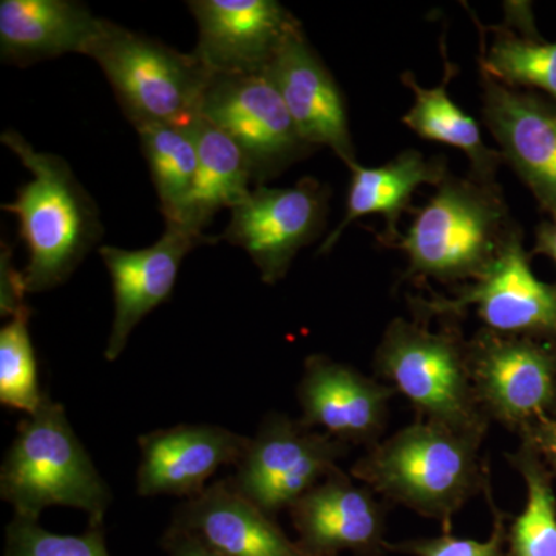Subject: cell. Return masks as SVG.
Returning <instances> with one entry per match:
<instances>
[{
  "label": "cell",
  "instance_id": "cell-1",
  "mask_svg": "<svg viewBox=\"0 0 556 556\" xmlns=\"http://www.w3.org/2000/svg\"><path fill=\"white\" fill-rule=\"evenodd\" d=\"M482 441L416 420L369 447L351 475L383 500L438 519L450 533L457 511L490 485Z\"/></svg>",
  "mask_w": 556,
  "mask_h": 556
},
{
  "label": "cell",
  "instance_id": "cell-2",
  "mask_svg": "<svg viewBox=\"0 0 556 556\" xmlns=\"http://www.w3.org/2000/svg\"><path fill=\"white\" fill-rule=\"evenodd\" d=\"M2 142L31 174L3 211L16 215L28 252L22 270L27 294L61 287L104 236L100 211L67 161L38 152L21 134L7 130Z\"/></svg>",
  "mask_w": 556,
  "mask_h": 556
},
{
  "label": "cell",
  "instance_id": "cell-3",
  "mask_svg": "<svg viewBox=\"0 0 556 556\" xmlns=\"http://www.w3.org/2000/svg\"><path fill=\"white\" fill-rule=\"evenodd\" d=\"M518 233L495 181L447 175L396 244L407 254L408 276L471 283Z\"/></svg>",
  "mask_w": 556,
  "mask_h": 556
},
{
  "label": "cell",
  "instance_id": "cell-4",
  "mask_svg": "<svg viewBox=\"0 0 556 556\" xmlns=\"http://www.w3.org/2000/svg\"><path fill=\"white\" fill-rule=\"evenodd\" d=\"M0 496L14 515L38 519L46 508L83 510L89 526H104L112 492L70 426L67 413L49 394L21 420L0 467Z\"/></svg>",
  "mask_w": 556,
  "mask_h": 556
},
{
  "label": "cell",
  "instance_id": "cell-5",
  "mask_svg": "<svg viewBox=\"0 0 556 556\" xmlns=\"http://www.w3.org/2000/svg\"><path fill=\"white\" fill-rule=\"evenodd\" d=\"M375 372L407 399L417 420L485 438L490 420L471 382L467 340L455 328L396 318L376 350Z\"/></svg>",
  "mask_w": 556,
  "mask_h": 556
},
{
  "label": "cell",
  "instance_id": "cell-6",
  "mask_svg": "<svg viewBox=\"0 0 556 556\" xmlns=\"http://www.w3.org/2000/svg\"><path fill=\"white\" fill-rule=\"evenodd\" d=\"M86 56L100 65L135 129L149 124L192 127L212 73L195 53L102 20Z\"/></svg>",
  "mask_w": 556,
  "mask_h": 556
},
{
  "label": "cell",
  "instance_id": "cell-7",
  "mask_svg": "<svg viewBox=\"0 0 556 556\" xmlns=\"http://www.w3.org/2000/svg\"><path fill=\"white\" fill-rule=\"evenodd\" d=\"M479 407L490 422L521 437L556 415V342L503 336L481 328L467 340Z\"/></svg>",
  "mask_w": 556,
  "mask_h": 556
},
{
  "label": "cell",
  "instance_id": "cell-8",
  "mask_svg": "<svg viewBox=\"0 0 556 556\" xmlns=\"http://www.w3.org/2000/svg\"><path fill=\"white\" fill-rule=\"evenodd\" d=\"M350 452L324 431L287 415H268L237 464L230 481L269 517L291 508L338 467Z\"/></svg>",
  "mask_w": 556,
  "mask_h": 556
},
{
  "label": "cell",
  "instance_id": "cell-9",
  "mask_svg": "<svg viewBox=\"0 0 556 556\" xmlns=\"http://www.w3.org/2000/svg\"><path fill=\"white\" fill-rule=\"evenodd\" d=\"M200 116L239 146L255 188L314 150L265 75H212Z\"/></svg>",
  "mask_w": 556,
  "mask_h": 556
},
{
  "label": "cell",
  "instance_id": "cell-10",
  "mask_svg": "<svg viewBox=\"0 0 556 556\" xmlns=\"http://www.w3.org/2000/svg\"><path fill=\"white\" fill-rule=\"evenodd\" d=\"M424 317H457L475 308L484 328L503 336L556 342V285L541 281L530 268L521 233L484 276L457 289L455 298L415 300Z\"/></svg>",
  "mask_w": 556,
  "mask_h": 556
},
{
  "label": "cell",
  "instance_id": "cell-11",
  "mask_svg": "<svg viewBox=\"0 0 556 556\" xmlns=\"http://www.w3.org/2000/svg\"><path fill=\"white\" fill-rule=\"evenodd\" d=\"M329 195L327 186L316 178H302L294 188L257 186L230 208L223 239L247 251L265 283H277L300 249L324 230Z\"/></svg>",
  "mask_w": 556,
  "mask_h": 556
},
{
  "label": "cell",
  "instance_id": "cell-12",
  "mask_svg": "<svg viewBox=\"0 0 556 556\" xmlns=\"http://www.w3.org/2000/svg\"><path fill=\"white\" fill-rule=\"evenodd\" d=\"M193 53L212 75H263L300 22L276 0H193Z\"/></svg>",
  "mask_w": 556,
  "mask_h": 556
},
{
  "label": "cell",
  "instance_id": "cell-13",
  "mask_svg": "<svg viewBox=\"0 0 556 556\" xmlns=\"http://www.w3.org/2000/svg\"><path fill=\"white\" fill-rule=\"evenodd\" d=\"M215 241V237L206 233L166 226L163 237L149 248H100L115 299V316L104 350L109 362L118 361L139 321L170 298L186 255Z\"/></svg>",
  "mask_w": 556,
  "mask_h": 556
},
{
  "label": "cell",
  "instance_id": "cell-14",
  "mask_svg": "<svg viewBox=\"0 0 556 556\" xmlns=\"http://www.w3.org/2000/svg\"><path fill=\"white\" fill-rule=\"evenodd\" d=\"M263 75L276 87L300 137L314 149H331L350 169L356 166L342 91L309 46L302 25L292 28Z\"/></svg>",
  "mask_w": 556,
  "mask_h": 556
},
{
  "label": "cell",
  "instance_id": "cell-15",
  "mask_svg": "<svg viewBox=\"0 0 556 556\" xmlns=\"http://www.w3.org/2000/svg\"><path fill=\"white\" fill-rule=\"evenodd\" d=\"M396 394L350 365L321 354L306 358L298 388L302 420L346 445L378 444L386 431L388 407Z\"/></svg>",
  "mask_w": 556,
  "mask_h": 556
},
{
  "label": "cell",
  "instance_id": "cell-16",
  "mask_svg": "<svg viewBox=\"0 0 556 556\" xmlns=\"http://www.w3.org/2000/svg\"><path fill=\"white\" fill-rule=\"evenodd\" d=\"M289 514L298 544L308 554L380 556L387 551V507L340 468L300 497Z\"/></svg>",
  "mask_w": 556,
  "mask_h": 556
},
{
  "label": "cell",
  "instance_id": "cell-17",
  "mask_svg": "<svg viewBox=\"0 0 556 556\" xmlns=\"http://www.w3.org/2000/svg\"><path fill=\"white\" fill-rule=\"evenodd\" d=\"M138 444V495L190 500L219 468L239 464L249 438L225 427L181 424L142 434Z\"/></svg>",
  "mask_w": 556,
  "mask_h": 556
},
{
  "label": "cell",
  "instance_id": "cell-18",
  "mask_svg": "<svg viewBox=\"0 0 556 556\" xmlns=\"http://www.w3.org/2000/svg\"><path fill=\"white\" fill-rule=\"evenodd\" d=\"M484 123L501 155L556 219V115L536 98L482 76Z\"/></svg>",
  "mask_w": 556,
  "mask_h": 556
},
{
  "label": "cell",
  "instance_id": "cell-19",
  "mask_svg": "<svg viewBox=\"0 0 556 556\" xmlns=\"http://www.w3.org/2000/svg\"><path fill=\"white\" fill-rule=\"evenodd\" d=\"M170 529L190 533L226 556H306L276 518L240 493L230 479L208 484L179 504Z\"/></svg>",
  "mask_w": 556,
  "mask_h": 556
},
{
  "label": "cell",
  "instance_id": "cell-20",
  "mask_svg": "<svg viewBox=\"0 0 556 556\" xmlns=\"http://www.w3.org/2000/svg\"><path fill=\"white\" fill-rule=\"evenodd\" d=\"M102 20L73 0H2L0 56L28 67L68 53L87 54Z\"/></svg>",
  "mask_w": 556,
  "mask_h": 556
},
{
  "label": "cell",
  "instance_id": "cell-21",
  "mask_svg": "<svg viewBox=\"0 0 556 556\" xmlns=\"http://www.w3.org/2000/svg\"><path fill=\"white\" fill-rule=\"evenodd\" d=\"M351 174L345 217L329 233L318 254H328L351 223L371 214L386 217L387 241L396 244L401 239L397 222L412 204L413 193L422 185L438 188L448 172L441 161L427 160L417 150H405L383 166L364 167L357 163Z\"/></svg>",
  "mask_w": 556,
  "mask_h": 556
},
{
  "label": "cell",
  "instance_id": "cell-22",
  "mask_svg": "<svg viewBox=\"0 0 556 556\" xmlns=\"http://www.w3.org/2000/svg\"><path fill=\"white\" fill-rule=\"evenodd\" d=\"M199 169L178 226L204 233L222 208H233L251 193L252 174L239 146L204 118L193 124Z\"/></svg>",
  "mask_w": 556,
  "mask_h": 556
},
{
  "label": "cell",
  "instance_id": "cell-23",
  "mask_svg": "<svg viewBox=\"0 0 556 556\" xmlns=\"http://www.w3.org/2000/svg\"><path fill=\"white\" fill-rule=\"evenodd\" d=\"M444 61V79L433 89L420 87L409 73L402 76V83L415 94L413 108L405 113L402 123L419 137L463 150L470 160L473 177L495 181V172L504 161L503 155L486 148L477 121L450 100L447 87L456 67L447 60L445 51Z\"/></svg>",
  "mask_w": 556,
  "mask_h": 556
},
{
  "label": "cell",
  "instance_id": "cell-24",
  "mask_svg": "<svg viewBox=\"0 0 556 556\" xmlns=\"http://www.w3.org/2000/svg\"><path fill=\"white\" fill-rule=\"evenodd\" d=\"M137 130L166 226H178L199 169L195 130L170 124H149Z\"/></svg>",
  "mask_w": 556,
  "mask_h": 556
},
{
  "label": "cell",
  "instance_id": "cell-25",
  "mask_svg": "<svg viewBox=\"0 0 556 556\" xmlns=\"http://www.w3.org/2000/svg\"><path fill=\"white\" fill-rule=\"evenodd\" d=\"M525 479V510L507 532L508 556H556V496L546 460L529 441L507 455Z\"/></svg>",
  "mask_w": 556,
  "mask_h": 556
},
{
  "label": "cell",
  "instance_id": "cell-26",
  "mask_svg": "<svg viewBox=\"0 0 556 556\" xmlns=\"http://www.w3.org/2000/svg\"><path fill=\"white\" fill-rule=\"evenodd\" d=\"M31 309L24 306L0 329V404L33 415L42 404L30 336Z\"/></svg>",
  "mask_w": 556,
  "mask_h": 556
},
{
  "label": "cell",
  "instance_id": "cell-27",
  "mask_svg": "<svg viewBox=\"0 0 556 556\" xmlns=\"http://www.w3.org/2000/svg\"><path fill=\"white\" fill-rule=\"evenodd\" d=\"M481 70L482 75L508 87H536L556 98V42H535L497 31L482 50Z\"/></svg>",
  "mask_w": 556,
  "mask_h": 556
},
{
  "label": "cell",
  "instance_id": "cell-28",
  "mask_svg": "<svg viewBox=\"0 0 556 556\" xmlns=\"http://www.w3.org/2000/svg\"><path fill=\"white\" fill-rule=\"evenodd\" d=\"M5 556H110L104 526H89L83 535H56L38 519H11L5 532Z\"/></svg>",
  "mask_w": 556,
  "mask_h": 556
},
{
  "label": "cell",
  "instance_id": "cell-29",
  "mask_svg": "<svg viewBox=\"0 0 556 556\" xmlns=\"http://www.w3.org/2000/svg\"><path fill=\"white\" fill-rule=\"evenodd\" d=\"M493 511V532L486 541L468 540L445 533L437 538L405 541V543L388 544L387 551L399 552L413 556H504V544L507 543L506 514L495 506L490 485L485 489Z\"/></svg>",
  "mask_w": 556,
  "mask_h": 556
},
{
  "label": "cell",
  "instance_id": "cell-30",
  "mask_svg": "<svg viewBox=\"0 0 556 556\" xmlns=\"http://www.w3.org/2000/svg\"><path fill=\"white\" fill-rule=\"evenodd\" d=\"M521 439L529 441L548 466L556 470V419L554 417L540 420L522 433Z\"/></svg>",
  "mask_w": 556,
  "mask_h": 556
},
{
  "label": "cell",
  "instance_id": "cell-31",
  "mask_svg": "<svg viewBox=\"0 0 556 556\" xmlns=\"http://www.w3.org/2000/svg\"><path fill=\"white\" fill-rule=\"evenodd\" d=\"M163 544L169 556H226L208 547L199 538L170 527L163 538Z\"/></svg>",
  "mask_w": 556,
  "mask_h": 556
},
{
  "label": "cell",
  "instance_id": "cell-32",
  "mask_svg": "<svg viewBox=\"0 0 556 556\" xmlns=\"http://www.w3.org/2000/svg\"><path fill=\"white\" fill-rule=\"evenodd\" d=\"M535 252L547 255L556 263V219L543 223L538 228Z\"/></svg>",
  "mask_w": 556,
  "mask_h": 556
},
{
  "label": "cell",
  "instance_id": "cell-33",
  "mask_svg": "<svg viewBox=\"0 0 556 556\" xmlns=\"http://www.w3.org/2000/svg\"><path fill=\"white\" fill-rule=\"evenodd\" d=\"M306 556H334V555H314V554H308V552H306Z\"/></svg>",
  "mask_w": 556,
  "mask_h": 556
}]
</instances>
